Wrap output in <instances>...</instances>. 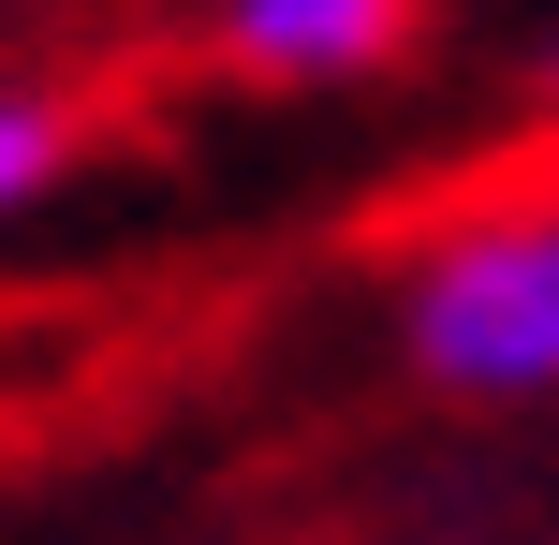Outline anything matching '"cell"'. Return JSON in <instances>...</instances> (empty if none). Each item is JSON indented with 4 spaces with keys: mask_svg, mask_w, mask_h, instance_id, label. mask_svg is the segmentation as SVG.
Returning a JSON list of instances; mask_svg holds the SVG:
<instances>
[{
    "mask_svg": "<svg viewBox=\"0 0 559 545\" xmlns=\"http://www.w3.org/2000/svg\"><path fill=\"white\" fill-rule=\"evenodd\" d=\"M397 340L456 399H559V192L545 206H486L472 236H442L413 265Z\"/></svg>",
    "mask_w": 559,
    "mask_h": 545,
    "instance_id": "cell-1",
    "label": "cell"
},
{
    "mask_svg": "<svg viewBox=\"0 0 559 545\" xmlns=\"http://www.w3.org/2000/svg\"><path fill=\"white\" fill-rule=\"evenodd\" d=\"M413 0H222V59L280 88H338V74H383Z\"/></svg>",
    "mask_w": 559,
    "mask_h": 545,
    "instance_id": "cell-2",
    "label": "cell"
},
{
    "mask_svg": "<svg viewBox=\"0 0 559 545\" xmlns=\"http://www.w3.org/2000/svg\"><path fill=\"white\" fill-rule=\"evenodd\" d=\"M59 163H74V118H59L45 88H0V222H15L29 192H59Z\"/></svg>",
    "mask_w": 559,
    "mask_h": 545,
    "instance_id": "cell-3",
    "label": "cell"
}]
</instances>
